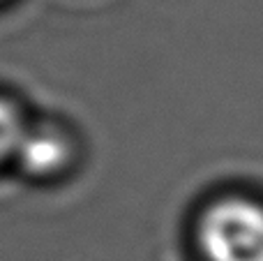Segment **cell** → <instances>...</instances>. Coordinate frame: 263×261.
I'll list each match as a JSON object with an SVG mask.
<instances>
[{
	"mask_svg": "<svg viewBox=\"0 0 263 261\" xmlns=\"http://www.w3.org/2000/svg\"><path fill=\"white\" fill-rule=\"evenodd\" d=\"M205 261H263V203L242 197L215 201L199 225Z\"/></svg>",
	"mask_w": 263,
	"mask_h": 261,
	"instance_id": "1",
	"label": "cell"
},
{
	"mask_svg": "<svg viewBox=\"0 0 263 261\" xmlns=\"http://www.w3.org/2000/svg\"><path fill=\"white\" fill-rule=\"evenodd\" d=\"M14 157L32 176H49L58 171L67 160V143L53 132H26L16 143Z\"/></svg>",
	"mask_w": 263,
	"mask_h": 261,
	"instance_id": "2",
	"label": "cell"
},
{
	"mask_svg": "<svg viewBox=\"0 0 263 261\" xmlns=\"http://www.w3.org/2000/svg\"><path fill=\"white\" fill-rule=\"evenodd\" d=\"M21 134H23V127H21V120H18L16 111L7 102L0 100V162L5 157L14 155Z\"/></svg>",
	"mask_w": 263,
	"mask_h": 261,
	"instance_id": "3",
	"label": "cell"
}]
</instances>
